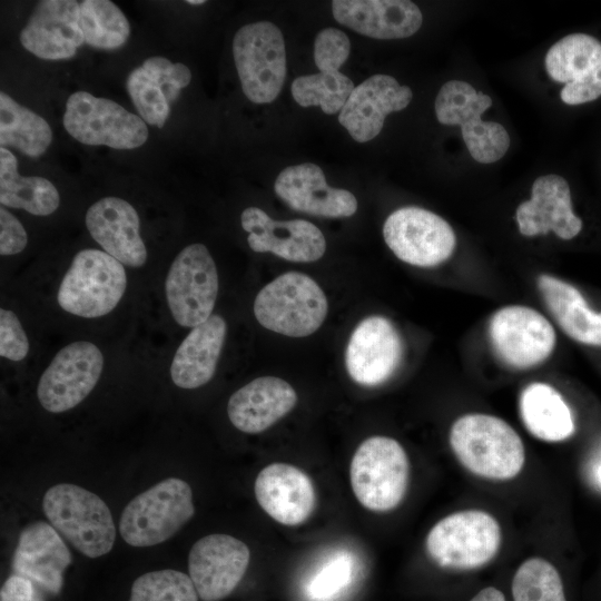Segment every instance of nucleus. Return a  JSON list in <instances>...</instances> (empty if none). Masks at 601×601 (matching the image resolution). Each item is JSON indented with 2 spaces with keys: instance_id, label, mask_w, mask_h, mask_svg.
Segmentation results:
<instances>
[{
  "instance_id": "1",
  "label": "nucleus",
  "mask_w": 601,
  "mask_h": 601,
  "mask_svg": "<svg viewBox=\"0 0 601 601\" xmlns=\"http://www.w3.org/2000/svg\"><path fill=\"white\" fill-rule=\"evenodd\" d=\"M450 445L466 470L484 479H513L525 462L520 435L509 423L489 414L459 417L450 430Z\"/></svg>"
},
{
  "instance_id": "2",
  "label": "nucleus",
  "mask_w": 601,
  "mask_h": 601,
  "mask_svg": "<svg viewBox=\"0 0 601 601\" xmlns=\"http://www.w3.org/2000/svg\"><path fill=\"white\" fill-rule=\"evenodd\" d=\"M42 509L50 524L83 555L93 559L111 551L116 528L108 505L97 494L60 483L47 490Z\"/></svg>"
},
{
  "instance_id": "3",
  "label": "nucleus",
  "mask_w": 601,
  "mask_h": 601,
  "mask_svg": "<svg viewBox=\"0 0 601 601\" xmlns=\"http://www.w3.org/2000/svg\"><path fill=\"white\" fill-rule=\"evenodd\" d=\"M328 311L327 298L309 276L285 273L257 294L254 314L265 328L290 337H305L324 323Z\"/></svg>"
},
{
  "instance_id": "4",
  "label": "nucleus",
  "mask_w": 601,
  "mask_h": 601,
  "mask_svg": "<svg viewBox=\"0 0 601 601\" xmlns=\"http://www.w3.org/2000/svg\"><path fill=\"white\" fill-rule=\"evenodd\" d=\"M127 287L124 265L104 250L78 252L57 293L59 306L67 313L97 318L109 314L121 300Z\"/></svg>"
},
{
  "instance_id": "5",
  "label": "nucleus",
  "mask_w": 601,
  "mask_h": 601,
  "mask_svg": "<svg viewBox=\"0 0 601 601\" xmlns=\"http://www.w3.org/2000/svg\"><path fill=\"white\" fill-rule=\"evenodd\" d=\"M194 513L189 484L168 477L127 504L119 522L120 535L131 546L156 545L177 533Z\"/></svg>"
},
{
  "instance_id": "6",
  "label": "nucleus",
  "mask_w": 601,
  "mask_h": 601,
  "mask_svg": "<svg viewBox=\"0 0 601 601\" xmlns=\"http://www.w3.org/2000/svg\"><path fill=\"white\" fill-rule=\"evenodd\" d=\"M410 463L403 446L387 436H372L359 444L349 467L351 485L367 510L387 512L404 499Z\"/></svg>"
},
{
  "instance_id": "7",
  "label": "nucleus",
  "mask_w": 601,
  "mask_h": 601,
  "mask_svg": "<svg viewBox=\"0 0 601 601\" xmlns=\"http://www.w3.org/2000/svg\"><path fill=\"white\" fill-rule=\"evenodd\" d=\"M501 541V526L493 515L482 510H463L435 523L425 546L440 566L471 570L489 563L497 554Z\"/></svg>"
},
{
  "instance_id": "8",
  "label": "nucleus",
  "mask_w": 601,
  "mask_h": 601,
  "mask_svg": "<svg viewBox=\"0 0 601 601\" xmlns=\"http://www.w3.org/2000/svg\"><path fill=\"white\" fill-rule=\"evenodd\" d=\"M233 56L245 96L255 104L275 100L287 71L280 29L269 21L243 26L234 36Z\"/></svg>"
},
{
  "instance_id": "9",
  "label": "nucleus",
  "mask_w": 601,
  "mask_h": 601,
  "mask_svg": "<svg viewBox=\"0 0 601 601\" xmlns=\"http://www.w3.org/2000/svg\"><path fill=\"white\" fill-rule=\"evenodd\" d=\"M67 132L83 145L134 149L148 138L146 122L118 102L87 91L69 96L63 114Z\"/></svg>"
},
{
  "instance_id": "10",
  "label": "nucleus",
  "mask_w": 601,
  "mask_h": 601,
  "mask_svg": "<svg viewBox=\"0 0 601 601\" xmlns=\"http://www.w3.org/2000/svg\"><path fill=\"white\" fill-rule=\"evenodd\" d=\"M216 264L203 244L183 248L173 260L165 280V294L175 322L196 327L213 313L218 295Z\"/></svg>"
},
{
  "instance_id": "11",
  "label": "nucleus",
  "mask_w": 601,
  "mask_h": 601,
  "mask_svg": "<svg viewBox=\"0 0 601 601\" xmlns=\"http://www.w3.org/2000/svg\"><path fill=\"white\" fill-rule=\"evenodd\" d=\"M491 105L487 95L459 80L444 83L435 99L437 120L443 125L461 126L471 156L482 164L497 161L510 146L509 134L502 125L481 119Z\"/></svg>"
},
{
  "instance_id": "12",
  "label": "nucleus",
  "mask_w": 601,
  "mask_h": 601,
  "mask_svg": "<svg viewBox=\"0 0 601 601\" xmlns=\"http://www.w3.org/2000/svg\"><path fill=\"white\" fill-rule=\"evenodd\" d=\"M104 368L99 347L78 341L62 347L41 374L37 396L51 413H62L80 404L98 383Z\"/></svg>"
},
{
  "instance_id": "13",
  "label": "nucleus",
  "mask_w": 601,
  "mask_h": 601,
  "mask_svg": "<svg viewBox=\"0 0 601 601\" xmlns=\"http://www.w3.org/2000/svg\"><path fill=\"white\" fill-rule=\"evenodd\" d=\"M383 236L398 259L418 267H433L445 262L456 244L449 223L420 207L393 211L384 223Z\"/></svg>"
},
{
  "instance_id": "14",
  "label": "nucleus",
  "mask_w": 601,
  "mask_h": 601,
  "mask_svg": "<svg viewBox=\"0 0 601 601\" xmlns=\"http://www.w3.org/2000/svg\"><path fill=\"white\" fill-rule=\"evenodd\" d=\"M489 337L496 356L519 370L544 362L556 339L551 323L538 311L522 305L496 311L489 323Z\"/></svg>"
},
{
  "instance_id": "15",
  "label": "nucleus",
  "mask_w": 601,
  "mask_h": 601,
  "mask_svg": "<svg viewBox=\"0 0 601 601\" xmlns=\"http://www.w3.org/2000/svg\"><path fill=\"white\" fill-rule=\"evenodd\" d=\"M250 559L240 540L214 533L198 540L188 556L189 577L203 601H219L229 595L246 573Z\"/></svg>"
},
{
  "instance_id": "16",
  "label": "nucleus",
  "mask_w": 601,
  "mask_h": 601,
  "mask_svg": "<svg viewBox=\"0 0 601 601\" xmlns=\"http://www.w3.org/2000/svg\"><path fill=\"white\" fill-rule=\"evenodd\" d=\"M551 79L564 83L566 105H580L601 96V42L587 33H572L555 42L545 56Z\"/></svg>"
},
{
  "instance_id": "17",
  "label": "nucleus",
  "mask_w": 601,
  "mask_h": 601,
  "mask_svg": "<svg viewBox=\"0 0 601 601\" xmlns=\"http://www.w3.org/2000/svg\"><path fill=\"white\" fill-rule=\"evenodd\" d=\"M402 355V338L393 323L384 316H368L349 337L345 365L354 382L376 386L394 374Z\"/></svg>"
},
{
  "instance_id": "18",
  "label": "nucleus",
  "mask_w": 601,
  "mask_h": 601,
  "mask_svg": "<svg viewBox=\"0 0 601 601\" xmlns=\"http://www.w3.org/2000/svg\"><path fill=\"white\" fill-rule=\"evenodd\" d=\"M242 227L249 235L247 243L256 253H273L289 262L318 260L326 250L323 233L304 219L279 221L257 207H248L240 216Z\"/></svg>"
},
{
  "instance_id": "19",
  "label": "nucleus",
  "mask_w": 601,
  "mask_h": 601,
  "mask_svg": "<svg viewBox=\"0 0 601 601\" xmlns=\"http://www.w3.org/2000/svg\"><path fill=\"white\" fill-rule=\"evenodd\" d=\"M79 2L43 0L38 2L20 31V42L29 52L45 60H67L85 42L79 23Z\"/></svg>"
},
{
  "instance_id": "20",
  "label": "nucleus",
  "mask_w": 601,
  "mask_h": 601,
  "mask_svg": "<svg viewBox=\"0 0 601 601\" xmlns=\"http://www.w3.org/2000/svg\"><path fill=\"white\" fill-rule=\"evenodd\" d=\"M412 90L387 75H374L352 91L338 115L339 124L358 142L375 138L386 116L408 106Z\"/></svg>"
},
{
  "instance_id": "21",
  "label": "nucleus",
  "mask_w": 601,
  "mask_h": 601,
  "mask_svg": "<svg viewBox=\"0 0 601 601\" xmlns=\"http://www.w3.org/2000/svg\"><path fill=\"white\" fill-rule=\"evenodd\" d=\"M85 223L93 240L122 265H145L147 249L140 236V220L130 203L104 197L88 208Z\"/></svg>"
},
{
  "instance_id": "22",
  "label": "nucleus",
  "mask_w": 601,
  "mask_h": 601,
  "mask_svg": "<svg viewBox=\"0 0 601 601\" xmlns=\"http://www.w3.org/2000/svg\"><path fill=\"white\" fill-rule=\"evenodd\" d=\"M260 508L280 524L295 526L305 522L316 505L311 477L287 463H272L257 475L254 485Z\"/></svg>"
},
{
  "instance_id": "23",
  "label": "nucleus",
  "mask_w": 601,
  "mask_h": 601,
  "mask_svg": "<svg viewBox=\"0 0 601 601\" xmlns=\"http://www.w3.org/2000/svg\"><path fill=\"white\" fill-rule=\"evenodd\" d=\"M71 553L59 532L43 521L28 524L20 533L12 556L13 574L27 578L46 591L57 594Z\"/></svg>"
},
{
  "instance_id": "24",
  "label": "nucleus",
  "mask_w": 601,
  "mask_h": 601,
  "mask_svg": "<svg viewBox=\"0 0 601 601\" xmlns=\"http://www.w3.org/2000/svg\"><path fill=\"white\" fill-rule=\"evenodd\" d=\"M519 230L531 237L552 230L561 239H572L582 229V220L572 210L570 187L559 175L539 177L532 186L531 198L519 205L515 213Z\"/></svg>"
},
{
  "instance_id": "25",
  "label": "nucleus",
  "mask_w": 601,
  "mask_h": 601,
  "mask_svg": "<svg viewBox=\"0 0 601 601\" xmlns=\"http://www.w3.org/2000/svg\"><path fill=\"white\" fill-rule=\"evenodd\" d=\"M275 193L295 210L323 217H349L357 210L355 196L329 187L321 167L312 162L289 166L277 176Z\"/></svg>"
},
{
  "instance_id": "26",
  "label": "nucleus",
  "mask_w": 601,
  "mask_h": 601,
  "mask_svg": "<svg viewBox=\"0 0 601 601\" xmlns=\"http://www.w3.org/2000/svg\"><path fill=\"white\" fill-rule=\"evenodd\" d=\"M333 16L347 28L375 39H400L422 26L418 7L406 0H335Z\"/></svg>"
},
{
  "instance_id": "27",
  "label": "nucleus",
  "mask_w": 601,
  "mask_h": 601,
  "mask_svg": "<svg viewBox=\"0 0 601 601\" xmlns=\"http://www.w3.org/2000/svg\"><path fill=\"white\" fill-rule=\"evenodd\" d=\"M296 403L297 394L286 381L263 376L233 393L228 400L227 414L237 430L256 434L284 417Z\"/></svg>"
},
{
  "instance_id": "28",
  "label": "nucleus",
  "mask_w": 601,
  "mask_h": 601,
  "mask_svg": "<svg viewBox=\"0 0 601 601\" xmlns=\"http://www.w3.org/2000/svg\"><path fill=\"white\" fill-rule=\"evenodd\" d=\"M226 333L227 324L220 315H211L191 328L178 346L170 365V376L176 386L193 390L211 380Z\"/></svg>"
},
{
  "instance_id": "29",
  "label": "nucleus",
  "mask_w": 601,
  "mask_h": 601,
  "mask_svg": "<svg viewBox=\"0 0 601 601\" xmlns=\"http://www.w3.org/2000/svg\"><path fill=\"white\" fill-rule=\"evenodd\" d=\"M536 283L550 314L569 337L601 346V312H592L581 293L562 279L541 274Z\"/></svg>"
},
{
  "instance_id": "30",
  "label": "nucleus",
  "mask_w": 601,
  "mask_h": 601,
  "mask_svg": "<svg viewBox=\"0 0 601 601\" xmlns=\"http://www.w3.org/2000/svg\"><path fill=\"white\" fill-rule=\"evenodd\" d=\"M520 413L528 431L540 440L560 442L574 432L569 406L561 394L546 383H531L522 391Z\"/></svg>"
},
{
  "instance_id": "31",
  "label": "nucleus",
  "mask_w": 601,
  "mask_h": 601,
  "mask_svg": "<svg viewBox=\"0 0 601 601\" xmlns=\"http://www.w3.org/2000/svg\"><path fill=\"white\" fill-rule=\"evenodd\" d=\"M0 203L1 206L20 208L36 216H49L60 205L56 186L40 176H21L16 156L0 148Z\"/></svg>"
},
{
  "instance_id": "32",
  "label": "nucleus",
  "mask_w": 601,
  "mask_h": 601,
  "mask_svg": "<svg viewBox=\"0 0 601 601\" xmlns=\"http://www.w3.org/2000/svg\"><path fill=\"white\" fill-rule=\"evenodd\" d=\"M51 141L52 130L47 120L0 92L1 147H13L36 158L46 152Z\"/></svg>"
},
{
  "instance_id": "33",
  "label": "nucleus",
  "mask_w": 601,
  "mask_h": 601,
  "mask_svg": "<svg viewBox=\"0 0 601 601\" xmlns=\"http://www.w3.org/2000/svg\"><path fill=\"white\" fill-rule=\"evenodd\" d=\"M79 23L85 42L104 50L122 47L129 38L128 19L109 0H85L79 4Z\"/></svg>"
},
{
  "instance_id": "34",
  "label": "nucleus",
  "mask_w": 601,
  "mask_h": 601,
  "mask_svg": "<svg viewBox=\"0 0 601 601\" xmlns=\"http://www.w3.org/2000/svg\"><path fill=\"white\" fill-rule=\"evenodd\" d=\"M354 88L339 70L326 69L294 79L290 90L299 106H319L325 114L333 115L342 110Z\"/></svg>"
},
{
  "instance_id": "35",
  "label": "nucleus",
  "mask_w": 601,
  "mask_h": 601,
  "mask_svg": "<svg viewBox=\"0 0 601 601\" xmlns=\"http://www.w3.org/2000/svg\"><path fill=\"white\" fill-rule=\"evenodd\" d=\"M513 601H566L561 575L543 558H530L516 569L511 584Z\"/></svg>"
},
{
  "instance_id": "36",
  "label": "nucleus",
  "mask_w": 601,
  "mask_h": 601,
  "mask_svg": "<svg viewBox=\"0 0 601 601\" xmlns=\"http://www.w3.org/2000/svg\"><path fill=\"white\" fill-rule=\"evenodd\" d=\"M189 575L173 569L147 572L132 585L129 601H198Z\"/></svg>"
},
{
  "instance_id": "37",
  "label": "nucleus",
  "mask_w": 601,
  "mask_h": 601,
  "mask_svg": "<svg viewBox=\"0 0 601 601\" xmlns=\"http://www.w3.org/2000/svg\"><path fill=\"white\" fill-rule=\"evenodd\" d=\"M355 559L348 551L328 554L314 571L306 584V592L314 601L333 600L352 582Z\"/></svg>"
},
{
  "instance_id": "38",
  "label": "nucleus",
  "mask_w": 601,
  "mask_h": 601,
  "mask_svg": "<svg viewBox=\"0 0 601 601\" xmlns=\"http://www.w3.org/2000/svg\"><path fill=\"white\" fill-rule=\"evenodd\" d=\"M127 90L140 118L162 128L170 112L162 87L142 67H137L127 78Z\"/></svg>"
},
{
  "instance_id": "39",
  "label": "nucleus",
  "mask_w": 601,
  "mask_h": 601,
  "mask_svg": "<svg viewBox=\"0 0 601 601\" xmlns=\"http://www.w3.org/2000/svg\"><path fill=\"white\" fill-rule=\"evenodd\" d=\"M351 51L348 37L339 29L326 28L318 32L314 42V60L322 70L339 68L347 60Z\"/></svg>"
},
{
  "instance_id": "40",
  "label": "nucleus",
  "mask_w": 601,
  "mask_h": 601,
  "mask_svg": "<svg viewBox=\"0 0 601 601\" xmlns=\"http://www.w3.org/2000/svg\"><path fill=\"white\" fill-rule=\"evenodd\" d=\"M29 339L18 316L10 309H0V355L12 362L22 361L29 353Z\"/></svg>"
},
{
  "instance_id": "41",
  "label": "nucleus",
  "mask_w": 601,
  "mask_h": 601,
  "mask_svg": "<svg viewBox=\"0 0 601 601\" xmlns=\"http://www.w3.org/2000/svg\"><path fill=\"white\" fill-rule=\"evenodd\" d=\"M28 243V235L19 221L4 206L0 207V254L10 256L21 253Z\"/></svg>"
},
{
  "instance_id": "42",
  "label": "nucleus",
  "mask_w": 601,
  "mask_h": 601,
  "mask_svg": "<svg viewBox=\"0 0 601 601\" xmlns=\"http://www.w3.org/2000/svg\"><path fill=\"white\" fill-rule=\"evenodd\" d=\"M1 601H43L36 584L23 577L12 574L0 590Z\"/></svg>"
},
{
  "instance_id": "43",
  "label": "nucleus",
  "mask_w": 601,
  "mask_h": 601,
  "mask_svg": "<svg viewBox=\"0 0 601 601\" xmlns=\"http://www.w3.org/2000/svg\"><path fill=\"white\" fill-rule=\"evenodd\" d=\"M165 91L170 87L175 63L164 57H150L141 66Z\"/></svg>"
},
{
  "instance_id": "44",
  "label": "nucleus",
  "mask_w": 601,
  "mask_h": 601,
  "mask_svg": "<svg viewBox=\"0 0 601 601\" xmlns=\"http://www.w3.org/2000/svg\"><path fill=\"white\" fill-rule=\"evenodd\" d=\"M470 601H508L504 593L494 587H485L480 590Z\"/></svg>"
},
{
  "instance_id": "45",
  "label": "nucleus",
  "mask_w": 601,
  "mask_h": 601,
  "mask_svg": "<svg viewBox=\"0 0 601 601\" xmlns=\"http://www.w3.org/2000/svg\"><path fill=\"white\" fill-rule=\"evenodd\" d=\"M186 2L189 3V4H193V6H200V4L205 3L204 0H188Z\"/></svg>"
},
{
  "instance_id": "46",
  "label": "nucleus",
  "mask_w": 601,
  "mask_h": 601,
  "mask_svg": "<svg viewBox=\"0 0 601 601\" xmlns=\"http://www.w3.org/2000/svg\"><path fill=\"white\" fill-rule=\"evenodd\" d=\"M597 475H598L599 482L601 483V465L598 467Z\"/></svg>"
}]
</instances>
